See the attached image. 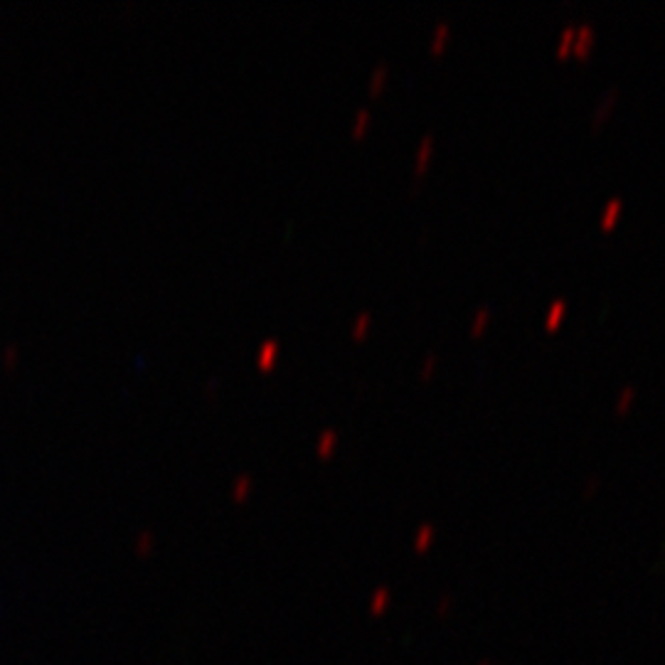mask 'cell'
Returning a JSON list of instances; mask_svg holds the SVG:
<instances>
[{"mask_svg":"<svg viewBox=\"0 0 665 665\" xmlns=\"http://www.w3.org/2000/svg\"><path fill=\"white\" fill-rule=\"evenodd\" d=\"M618 96H621V89H618V86H609V89H606L604 94H601L599 99H596L594 113H591V126H594V128H601V123H604L606 118H609L611 113H613V109H616Z\"/></svg>","mask_w":665,"mask_h":665,"instance_id":"cell-1","label":"cell"},{"mask_svg":"<svg viewBox=\"0 0 665 665\" xmlns=\"http://www.w3.org/2000/svg\"><path fill=\"white\" fill-rule=\"evenodd\" d=\"M596 42V30L591 28L589 23H581L576 25V38H574V47H572V52L576 57H586L591 52V47H594Z\"/></svg>","mask_w":665,"mask_h":665,"instance_id":"cell-2","label":"cell"},{"mask_svg":"<svg viewBox=\"0 0 665 665\" xmlns=\"http://www.w3.org/2000/svg\"><path fill=\"white\" fill-rule=\"evenodd\" d=\"M621 210H623V200L616 195V198H611L609 203L604 205V210H601V217H599V224L604 227V229H611V227L618 222V217H621Z\"/></svg>","mask_w":665,"mask_h":665,"instance_id":"cell-3","label":"cell"},{"mask_svg":"<svg viewBox=\"0 0 665 665\" xmlns=\"http://www.w3.org/2000/svg\"><path fill=\"white\" fill-rule=\"evenodd\" d=\"M636 394H638V390L633 387V385H626V387H621V392L616 394V402H613V411H616L618 416L628 414V409H631L633 402H636Z\"/></svg>","mask_w":665,"mask_h":665,"instance_id":"cell-4","label":"cell"},{"mask_svg":"<svg viewBox=\"0 0 665 665\" xmlns=\"http://www.w3.org/2000/svg\"><path fill=\"white\" fill-rule=\"evenodd\" d=\"M567 316V303L562 298L552 301V306L547 308V316H545V326L547 328H557L562 323V318Z\"/></svg>","mask_w":665,"mask_h":665,"instance_id":"cell-5","label":"cell"},{"mask_svg":"<svg viewBox=\"0 0 665 665\" xmlns=\"http://www.w3.org/2000/svg\"><path fill=\"white\" fill-rule=\"evenodd\" d=\"M574 38H576V25H567V28L562 30L559 40H557V55L564 57L569 52V50L574 47Z\"/></svg>","mask_w":665,"mask_h":665,"instance_id":"cell-6","label":"cell"},{"mask_svg":"<svg viewBox=\"0 0 665 665\" xmlns=\"http://www.w3.org/2000/svg\"><path fill=\"white\" fill-rule=\"evenodd\" d=\"M486 321H488V311L483 308V311H478L476 313V321H473V328H483L486 326Z\"/></svg>","mask_w":665,"mask_h":665,"instance_id":"cell-7","label":"cell"}]
</instances>
